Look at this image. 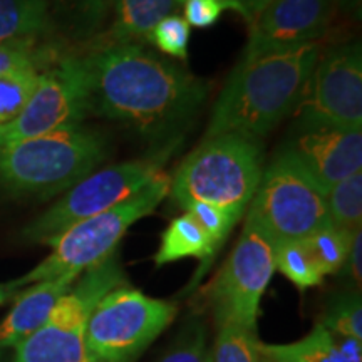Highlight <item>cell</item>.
Returning <instances> with one entry per match:
<instances>
[{
  "label": "cell",
  "instance_id": "6da1fadb",
  "mask_svg": "<svg viewBox=\"0 0 362 362\" xmlns=\"http://www.w3.org/2000/svg\"><path fill=\"white\" fill-rule=\"evenodd\" d=\"M79 57L89 115L148 138H170L200 111L210 83L138 42H90Z\"/></svg>",
  "mask_w": 362,
  "mask_h": 362
},
{
  "label": "cell",
  "instance_id": "d6986e66",
  "mask_svg": "<svg viewBox=\"0 0 362 362\" xmlns=\"http://www.w3.org/2000/svg\"><path fill=\"white\" fill-rule=\"evenodd\" d=\"M220 243L211 237V233L194 218L193 214L185 211L175 218L161 235L160 250L155 255L156 267H163L171 262L183 259L202 260V270L197 279L208 269L220 250Z\"/></svg>",
  "mask_w": 362,
  "mask_h": 362
},
{
  "label": "cell",
  "instance_id": "ffe728a7",
  "mask_svg": "<svg viewBox=\"0 0 362 362\" xmlns=\"http://www.w3.org/2000/svg\"><path fill=\"white\" fill-rule=\"evenodd\" d=\"M69 47L54 37H17L0 42V78L27 71L42 72L51 67Z\"/></svg>",
  "mask_w": 362,
  "mask_h": 362
},
{
  "label": "cell",
  "instance_id": "30bf717a",
  "mask_svg": "<svg viewBox=\"0 0 362 362\" xmlns=\"http://www.w3.org/2000/svg\"><path fill=\"white\" fill-rule=\"evenodd\" d=\"M274 272V247L259 230L245 223L237 245L210 287L216 325L233 324L257 332L260 302Z\"/></svg>",
  "mask_w": 362,
  "mask_h": 362
},
{
  "label": "cell",
  "instance_id": "4316f807",
  "mask_svg": "<svg viewBox=\"0 0 362 362\" xmlns=\"http://www.w3.org/2000/svg\"><path fill=\"white\" fill-rule=\"evenodd\" d=\"M160 362H214L205 324L189 320Z\"/></svg>",
  "mask_w": 362,
  "mask_h": 362
},
{
  "label": "cell",
  "instance_id": "277c9868",
  "mask_svg": "<svg viewBox=\"0 0 362 362\" xmlns=\"http://www.w3.org/2000/svg\"><path fill=\"white\" fill-rule=\"evenodd\" d=\"M264 173L260 141L238 134L206 138L185 158L170 181V194L180 206L208 203L240 221Z\"/></svg>",
  "mask_w": 362,
  "mask_h": 362
},
{
  "label": "cell",
  "instance_id": "7402d4cb",
  "mask_svg": "<svg viewBox=\"0 0 362 362\" xmlns=\"http://www.w3.org/2000/svg\"><path fill=\"white\" fill-rule=\"evenodd\" d=\"M275 270L282 272L298 291H307L324 282L325 274L307 238L282 243L274 248Z\"/></svg>",
  "mask_w": 362,
  "mask_h": 362
},
{
  "label": "cell",
  "instance_id": "2e32d148",
  "mask_svg": "<svg viewBox=\"0 0 362 362\" xmlns=\"http://www.w3.org/2000/svg\"><path fill=\"white\" fill-rule=\"evenodd\" d=\"M52 35L69 47H86L103 34L116 0H44Z\"/></svg>",
  "mask_w": 362,
  "mask_h": 362
},
{
  "label": "cell",
  "instance_id": "1f68e13d",
  "mask_svg": "<svg viewBox=\"0 0 362 362\" xmlns=\"http://www.w3.org/2000/svg\"><path fill=\"white\" fill-rule=\"evenodd\" d=\"M233 2L237 6V12L247 21L248 25H252L272 0H233Z\"/></svg>",
  "mask_w": 362,
  "mask_h": 362
},
{
  "label": "cell",
  "instance_id": "83f0119b",
  "mask_svg": "<svg viewBox=\"0 0 362 362\" xmlns=\"http://www.w3.org/2000/svg\"><path fill=\"white\" fill-rule=\"evenodd\" d=\"M148 42L155 45L165 56L185 61L188 56L189 24L180 16L166 17L153 29Z\"/></svg>",
  "mask_w": 362,
  "mask_h": 362
},
{
  "label": "cell",
  "instance_id": "d6a6232c",
  "mask_svg": "<svg viewBox=\"0 0 362 362\" xmlns=\"http://www.w3.org/2000/svg\"><path fill=\"white\" fill-rule=\"evenodd\" d=\"M13 293H16V292L12 291L11 285H8V284H0V305L6 304V302L13 296Z\"/></svg>",
  "mask_w": 362,
  "mask_h": 362
},
{
  "label": "cell",
  "instance_id": "d4e9b609",
  "mask_svg": "<svg viewBox=\"0 0 362 362\" xmlns=\"http://www.w3.org/2000/svg\"><path fill=\"white\" fill-rule=\"evenodd\" d=\"M40 72L27 71L0 78V126H6L24 111L39 84Z\"/></svg>",
  "mask_w": 362,
  "mask_h": 362
},
{
  "label": "cell",
  "instance_id": "836d02e7",
  "mask_svg": "<svg viewBox=\"0 0 362 362\" xmlns=\"http://www.w3.org/2000/svg\"><path fill=\"white\" fill-rule=\"evenodd\" d=\"M262 357H264V356H262ZM264 362H272V361H267V359H264Z\"/></svg>",
  "mask_w": 362,
  "mask_h": 362
},
{
  "label": "cell",
  "instance_id": "603a6c76",
  "mask_svg": "<svg viewBox=\"0 0 362 362\" xmlns=\"http://www.w3.org/2000/svg\"><path fill=\"white\" fill-rule=\"evenodd\" d=\"M329 218L334 228L356 233L362 228V171L339 181L325 192Z\"/></svg>",
  "mask_w": 362,
  "mask_h": 362
},
{
  "label": "cell",
  "instance_id": "8992f818",
  "mask_svg": "<svg viewBox=\"0 0 362 362\" xmlns=\"http://www.w3.org/2000/svg\"><path fill=\"white\" fill-rule=\"evenodd\" d=\"M245 214L274 248L332 226L325 192L288 149L264 170Z\"/></svg>",
  "mask_w": 362,
  "mask_h": 362
},
{
  "label": "cell",
  "instance_id": "ac0fdd59",
  "mask_svg": "<svg viewBox=\"0 0 362 362\" xmlns=\"http://www.w3.org/2000/svg\"><path fill=\"white\" fill-rule=\"evenodd\" d=\"M185 0H116L110 24L93 42H148L149 34Z\"/></svg>",
  "mask_w": 362,
  "mask_h": 362
},
{
  "label": "cell",
  "instance_id": "cb8c5ba5",
  "mask_svg": "<svg viewBox=\"0 0 362 362\" xmlns=\"http://www.w3.org/2000/svg\"><path fill=\"white\" fill-rule=\"evenodd\" d=\"M216 327L218 334L211 347L214 362H264L260 339L255 330L233 324H221Z\"/></svg>",
  "mask_w": 362,
  "mask_h": 362
},
{
  "label": "cell",
  "instance_id": "484cf974",
  "mask_svg": "<svg viewBox=\"0 0 362 362\" xmlns=\"http://www.w3.org/2000/svg\"><path fill=\"white\" fill-rule=\"evenodd\" d=\"M337 336L362 342V302L361 292L337 297L325 310L320 322Z\"/></svg>",
  "mask_w": 362,
  "mask_h": 362
},
{
  "label": "cell",
  "instance_id": "3957f363",
  "mask_svg": "<svg viewBox=\"0 0 362 362\" xmlns=\"http://www.w3.org/2000/svg\"><path fill=\"white\" fill-rule=\"evenodd\" d=\"M107 156L99 131L72 126L0 146V188L51 198L94 173Z\"/></svg>",
  "mask_w": 362,
  "mask_h": 362
},
{
  "label": "cell",
  "instance_id": "ba28073f",
  "mask_svg": "<svg viewBox=\"0 0 362 362\" xmlns=\"http://www.w3.org/2000/svg\"><path fill=\"white\" fill-rule=\"evenodd\" d=\"M175 302L153 298L128 284L117 285L94 305L86 342L94 362H134L173 322Z\"/></svg>",
  "mask_w": 362,
  "mask_h": 362
},
{
  "label": "cell",
  "instance_id": "52a82bcc",
  "mask_svg": "<svg viewBox=\"0 0 362 362\" xmlns=\"http://www.w3.org/2000/svg\"><path fill=\"white\" fill-rule=\"evenodd\" d=\"M123 284L126 277L116 255L86 270L59 298L42 327L17 344L13 362H94L86 342L90 310L107 292Z\"/></svg>",
  "mask_w": 362,
  "mask_h": 362
},
{
  "label": "cell",
  "instance_id": "5b68a950",
  "mask_svg": "<svg viewBox=\"0 0 362 362\" xmlns=\"http://www.w3.org/2000/svg\"><path fill=\"white\" fill-rule=\"evenodd\" d=\"M170 181L168 173L160 171L128 200L104 214L79 221L49 240L45 245L51 247L52 252L25 275L8 282L12 291L16 292L24 285L57 279L62 275L81 277L86 270L103 264L115 255L121 238L131 226L144 216L151 215L168 197Z\"/></svg>",
  "mask_w": 362,
  "mask_h": 362
},
{
  "label": "cell",
  "instance_id": "f546056e",
  "mask_svg": "<svg viewBox=\"0 0 362 362\" xmlns=\"http://www.w3.org/2000/svg\"><path fill=\"white\" fill-rule=\"evenodd\" d=\"M185 210L193 214L194 218L205 226L208 232L211 233V237H214L220 245H223L225 240L228 238L230 233H232L233 226L238 223L237 220H233L232 216L226 215L225 211L218 210L216 206L208 205V203H189L188 206H185Z\"/></svg>",
  "mask_w": 362,
  "mask_h": 362
},
{
  "label": "cell",
  "instance_id": "e0dca14e",
  "mask_svg": "<svg viewBox=\"0 0 362 362\" xmlns=\"http://www.w3.org/2000/svg\"><path fill=\"white\" fill-rule=\"evenodd\" d=\"M264 359L272 362H362V342L337 336L317 324L305 337L288 344L260 341Z\"/></svg>",
  "mask_w": 362,
  "mask_h": 362
},
{
  "label": "cell",
  "instance_id": "f1b7e54d",
  "mask_svg": "<svg viewBox=\"0 0 362 362\" xmlns=\"http://www.w3.org/2000/svg\"><path fill=\"white\" fill-rule=\"evenodd\" d=\"M226 8L237 12V6L233 0H185L183 19L189 25L198 27V29H206L218 22Z\"/></svg>",
  "mask_w": 362,
  "mask_h": 362
},
{
  "label": "cell",
  "instance_id": "4dcf8cb0",
  "mask_svg": "<svg viewBox=\"0 0 362 362\" xmlns=\"http://www.w3.org/2000/svg\"><path fill=\"white\" fill-rule=\"evenodd\" d=\"M341 270H346L347 277L351 282L357 285V291H361L362 282V228L352 235V242L347 259L344 262V267Z\"/></svg>",
  "mask_w": 362,
  "mask_h": 362
},
{
  "label": "cell",
  "instance_id": "4fadbf2b",
  "mask_svg": "<svg viewBox=\"0 0 362 362\" xmlns=\"http://www.w3.org/2000/svg\"><path fill=\"white\" fill-rule=\"evenodd\" d=\"M334 0H272L250 25L242 59L312 44L327 33Z\"/></svg>",
  "mask_w": 362,
  "mask_h": 362
},
{
  "label": "cell",
  "instance_id": "7c38bea8",
  "mask_svg": "<svg viewBox=\"0 0 362 362\" xmlns=\"http://www.w3.org/2000/svg\"><path fill=\"white\" fill-rule=\"evenodd\" d=\"M302 124L362 128V51L359 42L319 57L296 107Z\"/></svg>",
  "mask_w": 362,
  "mask_h": 362
},
{
  "label": "cell",
  "instance_id": "9c48e42d",
  "mask_svg": "<svg viewBox=\"0 0 362 362\" xmlns=\"http://www.w3.org/2000/svg\"><path fill=\"white\" fill-rule=\"evenodd\" d=\"M168 158L170 149H165L153 156L94 171L67 189L64 197L59 198L47 211L30 221L22 237L27 242L45 245L69 226L111 210L138 193L148 181L163 171Z\"/></svg>",
  "mask_w": 362,
  "mask_h": 362
},
{
  "label": "cell",
  "instance_id": "44dd1931",
  "mask_svg": "<svg viewBox=\"0 0 362 362\" xmlns=\"http://www.w3.org/2000/svg\"><path fill=\"white\" fill-rule=\"evenodd\" d=\"M17 37H54L44 0H0V42Z\"/></svg>",
  "mask_w": 362,
  "mask_h": 362
},
{
  "label": "cell",
  "instance_id": "7a4b0ae2",
  "mask_svg": "<svg viewBox=\"0 0 362 362\" xmlns=\"http://www.w3.org/2000/svg\"><path fill=\"white\" fill-rule=\"evenodd\" d=\"M319 57L312 42L240 59L216 99L206 138L238 134L260 141L296 111Z\"/></svg>",
  "mask_w": 362,
  "mask_h": 362
},
{
  "label": "cell",
  "instance_id": "9a60e30c",
  "mask_svg": "<svg viewBox=\"0 0 362 362\" xmlns=\"http://www.w3.org/2000/svg\"><path fill=\"white\" fill-rule=\"evenodd\" d=\"M79 277H62L30 284L27 291L17 293L12 309L0 322V349L16 347L24 339L42 327L64 293L71 291Z\"/></svg>",
  "mask_w": 362,
  "mask_h": 362
},
{
  "label": "cell",
  "instance_id": "8fae6325",
  "mask_svg": "<svg viewBox=\"0 0 362 362\" xmlns=\"http://www.w3.org/2000/svg\"><path fill=\"white\" fill-rule=\"evenodd\" d=\"M89 115L86 72L78 51H67L40 72L39 84L16 119L0 126V146L79 126Z\"/></svg>",
  "mask_w": 362,
  "mask_h": 362
},
{
  "label": "cell",
  "instance_id": "5bb4252c",
  "mask_svg": "<svg viewBox=\"0 0 362 362\" xmlns=\"http://www.w3.org/2000/svg\"><path fill=\"white\" fill-rule=\"evenodd\" d=\"M288 151L302 163L319 187L327 192L362 168V129L302 124Z\"/></svg>",
  "mask_w": 362,
  "mask_h": 362
}]
</instances>
